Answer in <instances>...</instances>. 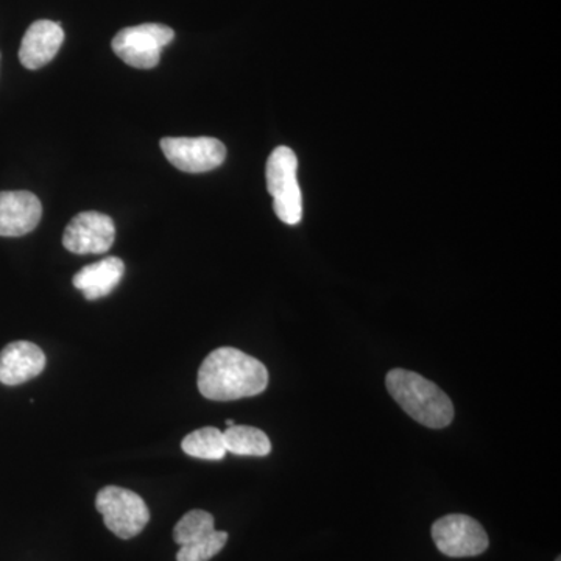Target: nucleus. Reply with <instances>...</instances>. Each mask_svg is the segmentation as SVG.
<instances>
[{"instance_id":"nucleus-1","label":"nucleus","mask_w":561,"mask_h":561,"mask_svg":"<svg viewBox=\"0 0 561 561\" xmlns=\"http://www.w3.org/2000/svg\"><path fill=\"white\" fill-rule=\"evenodd\" d=\"M268 371L262 362L241 350H214L198 370V390L206 400L236 401L267 389Z\"/></svg>"},{"instance_id":"nucleus-2","label":"nucleus","mask_w":561,"mask_h":561,"mask_svg":"<svg viewBox=\"0 0 561 561\" xmlns=\"http://www.w3.org/2000/svg\"><path fill=\"white\" fill-rule=\"evenodd\" d=\"M387 390L402 411L431 430H443L454 419V405L448 394L419 373L391 370L386 379Z\"/></svg>"},{"instance_id":"nucleus-3","label":"nucleus","mask_w":561,"mask_h":561,"mask_svg":"<svg viewBox=\"0 0 561 561\" xmlns=\"http://www.w3.org/2000/svg\"><path fill=\"white\" fill-rule=\"evenodd\" d=\"M298 160L289 147H276L265 168L267 191L273 197V209L286 225H298L302 219V195L297 179Z\"/></svg>"},{"instance_id":"nucleus-4","label":"nucleus","mask_w":561,"mask_h":561,"mask_svg":"<svg viewBox=\"0 0 561 561\" xmlns=\"http://www.w3.org/2000/svg\"><path fill=\"white\" fill-rule=\"evenodd\" d=\"M95 508L106 527L122 540L135 538L150 522V511L142 497L121 486L110 485L99 491Z\"/></svg>"},{"instance_id":"nucleus-5","label":"nucleus","mask_w":561,"mask_h":561,"mask_svg":"<svg viewBox=\"0 0 561 561\" xmlns=\"http://www.w3.org/2000/svg\"><path fill=\"white\" fill-rule=\"evenodd\" d=\"M173 38L175 32L168 25L140 24L116 33L111 46L125 65L136 69H153L160 62L161 51Z\"/></svg>"},{"instance_id":"nucleus-6","label":"nucleus","mask_w":561,"mask_h":561,"mask_svg":"<svg viewBox=\"0 0 561 561\" xmlns=\"http://www.w3.org/2000/svg\"><path fill=\"white\" fill-rule=\"evenodd\" d=\"M432 538L438 551L453 559L481 556L489 549L485 529L468 515H446L432 526Z\"/></svg>"},{"instance_id":"nucleus-7","label":"nucleus","mask_w":561,"mask_h":561,"mask_svg":"<svg viewBox=\"0 0 561 561\" xmlns=\"http://www.w3.org/2000/svg\"><path fill=\"white\" fill-rule=\"evenodd\" d=\"M161 150L173 168L186 173H205L224 164L227 147L216 138H164Z\"/></svg>"},{"instance_id":"nucleus-8","label":"nucleus","mask_w":561,"mask_h":561,"mask_svg":"<svg viewBox=\"0 0 561 561\" xmlns=\"http://www.w3.org/2000/svg\"><path fill=\"white\" fill-rule=\"evenodd\" d=\"M116 241V225L106 214L84 210L77 214L62 234V245L70 253H106Z\"/></svg>"},{"instance_id":"nucleus-9","label":"nucleus","mask_w":561,"mask_h":561,"mask_svg":"<svg viewBox=\"0 0 561 561\" xmlns=\"http://www.w3.org/2000/svg\"><path fill=\"white\" fill-rule=\"evenodd\" d=\"M43 205L28 191L0 192V236L21 238L38 227Z\"/></svg>"},{"instance_id":"nucleus-10","label":"nucleus","mask_w":561,"mask_h":561,"mask_svg":"<svg viewBox=\"0 0 561 561\" xmlns=\"http://www.w3.org/2000/svg\"><path fill=\"white\" fill-rule=\"evenodd\" d=\"M65 43V31L58 22L41 20L33 22L22 38L21 65L36 70L49 65Z\"/></svg>"},{"instance_id":"nucleus-11","label":"nucleus","mask_w":561,"mask_h":561,"mask_svg":"<svg viewBox=\"0 0 561 561\" xmlns=\"http://www.w3.org/2000/svg\"><path fill=\"white\" fill-rule=\"evenodd\" d=\"M46 368L43 350L32 342H13L0 351V382L14 387L31 381Z\"/></svg>"},{"instance_id":"nucleus-12","label":"nucleus","mask_w":561,"mask_h":561,"mask_svg":"<svg viewBox=\"0 0 561 561\" xmlns=\"http://www.w3.org/2000/svg\"><path fill=\"white\" fill-rule=\"evenodd\" d=\"M124 273V261L119 257H105L77 272L73 276V287L83 291L87 300H99L108 297L111 291L119 286Z\"/></svg>"},{"instance_id":"nucleus-13","label":"nucleus","mask_w":561,"mask_h":561,"mask_svg":"<svg viewBox=\"0 0 561 561\" xmlns=\"http://www.w3.org/2000/svg\"><path fill=\"white\" fill-rule=\"evenodd\" d=\"M224 438L227 453L236 456L265 457L272 453L271 438L257 427L234 424L224 432Z\"/></svg>"},{"instance_id":"nucleus-14","label":"nucleus","mask_w":561,"mask_h":561,"mask_svg":"<svg viewBox=\"0 0 561 561\" xmlns=\"http://www.w3.org/2000/svg\"><path fill=\"white\" fill-rule=\"evenodd\" d=\"M181 449L195 459L221 460L227 456L224 432L217 427H202L191 432L181 442Z\"/></svg>"},{"instance_id":"nucleus-15","label":"nucleus","mask_w":561,"mask_h":561,"mask_svg":"<svg viewBox=\"0 0 561 561\" xmlns=\"http://www.w3.org/2000/svg\"><path fill=\"white\" fill-rule=\"evenodd\" d=\"M214 530H216V523L210 513L191 511L176 523L175 529H173V540L179 546H186L208 537Z\"/></svg>"},{"instance_id":"nucleus-16","label":"nucleus","mask_w":561,"mask_h":561,"mask_svg":"<svg viewBox=\"0 0 561 561\" xmlns=\"http://www.w3.org/2000/svg\"><path fill=\"white\" fill-rule=\"evenodd\" d=\"M227 541V531L214 530L213 534L202 538V540L180 546L176 561H209L225 548Z\"/></svg>"},{"instance_id":"nucleus-17","label":"nucleus","mask_w":561,"mask_h":561,"mask_svg":"<svg viewBox=\"0 0 561 561\" xmlns=\"http://www.w3.org/2000/svg\"><path fill=\"white\" fill-rule=\"evenodd\" d=\"M234 420H227V426L228 427H231V426H234Z\"/></svg>"},{"instance_id":"nucleus-18","label":"nucleus","mask_w":561,"mask_h":561,"mask_svg":"<svg viewBox=\"0 0 561 561\" xmlns=\"http://www.w3.org/2000/svg\"><path fill=\"white\" fill-rule=\"evenodd\" d=\"M556 561H561L560 557H559V559H557Z\"/></svg>"}]
</instances>
